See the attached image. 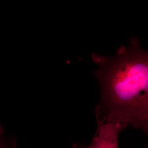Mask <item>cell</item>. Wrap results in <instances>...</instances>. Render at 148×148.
I'll return each instance as SVG.
<instances>
[{
    "label": "cell",
    "instance_id": "6da1fadb",
    "mask_svg": "<svg viewBox=\"0 0 148 148\" xmlns=\"http://www.w3.org/2000/svg\"><path fill=\"white\" fill-rule=\"evenodd\" d=\"M92 60L98 66L94 74L101 87L95 108L98 124H119L148 132V53L137 37L121 46L114 57L97 53Z\"/></svg>",
    "mask_w": 148,
    "mask_h": 148
},
{
    "label": "cell",
    "instance_id": "7a4b0ae2",
    "mask_svg": "<svg viewBox=\"0 0 148 148\" xmlns=\"http://www.w3.org/2000/svg\"><path fill=\"white\" fill-rule=\"evenodd\" d=\"M125 128L119 124H98L95 135L86 148H119V133Z\"/></svg>",
    "mask_w": 148,
    "mask_h": 148
},
{
    "label": "cell",
    "instance_id": "3957f363",
    "mask_svg": "<svg viewBox=\"0 0 148 148\" xmlns=\"http://www.w3.org/2000/svg\"><path fill=\"white\" fill-rule=\"evenodd\" d=\"M16 145V139L5 134L3 127L0 124V148H15Z\"/></svg>",
    "mask_w": 148,
    "mask_h": 148
}]
</instances>
